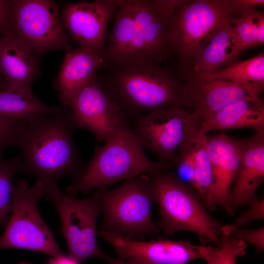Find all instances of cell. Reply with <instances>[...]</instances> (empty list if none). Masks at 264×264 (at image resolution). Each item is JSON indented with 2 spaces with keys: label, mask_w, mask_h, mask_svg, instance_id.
Wrapping results in <instances>:
<instances>
[{
  "label": "cell",
  "mask_w": 264,
  "mask_h": 264,
  "mask_svg": "<svg viewBox=\"0 0 264 264\" xmlns=\"http://www.w3.org/2000/svg\"><path fill=\"white\" fill-rule=\"evenodd\" d=\"M77 127L69 109L45 113L27 122L17 146L22 173L44 184L79 176L86 168L73 138Z\"/></svg>",
  "instance_id": "cell-1"
},
{
  "label": "cell",
  "mask_w": 264,
  "mask_h": 264,
  "mask_svg": "<svg viewBox=\"0 0 264 264\" xmlns=\"http://www.w3.org/2000/svg\"><path fill=\"white\" fill-rule=\"evenodd\" d=\"M111 69L109 76L99 82L131 124L156 110L175 107L187 109L185 83L179 72L150 62Z\"/></svg>",
  "instance_id": "cell-2"
},
{
  "label": "cell",
  "mask_w": 264,
  "mask_h": 264,
  "mask_svg": "<svg viewBox=\"0 0 264 264\" xmlns=\"http://www.w3.org/2000/svg\"><path fill=\"white\" fill-rule=\"evenodd\" d=\"M129 125L103 146L96 145L92 159L66 188V195L75 198L94 188L113 185L141 175L168 170L170 165L151 160Z\"/></svg>",
  "instance_id": "cell-3"
},
{
  "label": "cell",
  "mask_w": 264,
  "mask_h": 264,
  "mask_svg": "<svg viewBox=\"0 0 264 264\" xmlns=\"http://www.w3.org/2000/svg\"><path fill=\"white\" fill-rule=\"evenodd\" d=\"M148 175L159 207V220L155 223L160 232L171 236L190 231L197 234L203 244L220 245L221 224L207 212L193 188L167 170Z\"/></svg>",
  "instance_id": "cell-4"
},
{
  "label": "cell",
  "mask_w": 264,
  "mask_h": 264,
  "mask_svg": "<svg viewBox=\"0 0 264 264\" xmlns=\"http://www.w3.org/2000/svg\"><path fill=\"white\" fill-rule=\"evenodd\" d=\"M98 189L103 220L97 230L140 241H144L147 236L159 234L152 215L156 198L148 175L128 179L113 189Z\"/></svg>",
  "instance_id": "cell-5"
},
{
  "label": "cell",
  "mask_w": 264,
  "mask_h": 264,
  "mask_svg": "<svg viewBox=\"0 0 264 264\" xmlns=\"http://www.w3.org/2000/svg\"><path fill=\"white\" fill-rule=\"evenodd\" d=\"M235 13L228 0H189L176 10L170 21V42L181 73L189 71L202 47Z\"/></svg>",
  "instance_id": "cell-6"
},
{
  "label": "cell",
  "mask_w": 264,
  "mask_h": 264,
  "mask_svg": "<svg viewBox=\"0 0 264 264\" xmlns=\"http://www.w3.org/2000/svg\"><path fill=\"white\" fill-rule=\"evenodd\" d=\"M46 194V185L36 180L31 186L25 179L14 184L11 216L0 237V249L18 248L58 257L65 254L51 229L42 219L37 204Z\"/></svg>",
  "instance_id": "cell-7"
},
{
  "label": "cell",
  "mask_w": 264,
  "mask_h": 264,
  "mask_svg": "<svg viewBox=\"0 0 264 264\" xmlns=\"http://www.w3.org/2000/svg\"><path fill=\"white\" fill-rule=\"evenodd\" d=\"M45 185L44 197L58 213L61 232L67 244L68 255L80 264L97 258L116 264L117 259L104 253L97 243L96 223L102 211L99 189L90 197L77 199L64 193L58 183Z\"/></svg>",
  "instance_id": "cell-8"
},
{
  "label": "cell",
  "mask_w": 264,
  "mask_h": 264,
  "mask_svg": "<svg viewBox=\"0 0 264 264\" xmlns=\"http://www.w3.org/2000/svg\"><path fill=\"white\" fill-rule=\"evenodd\" d=\"M199 127L192 111L175 107L151 111L133 122L131 129L144 149L170 165L177 150Z\"/></svg>",
  "instance_id": "cell-9"
},
{
  "label": "cell",
  "mask_w": 264,
  "mask_h": 264,
  "mask_svg": "<svg viewBox=\"0 0 264 264\" xmlns=\"http://www.w3.org/2000/svg\"><path fill=\"white\" fill-rule=\"evenodd\" d=\"M59 7L50 0H14L13 34L36 53L71 50Z\"/></svg>",
  "instance_id": "cell-10"
},
{
  "label": "cell",
  "mask_w": 264,
  "mask_h": 264,
  "mask_svg": "<svg viewBox=\"0 0 264 264\" xmlns=\"http://www.w3.org/2000/svg\"><path fill=\"white\" fill-rule=\"evenodd\" d=\"M66 107L77 128L89 130L101 142L108 141L122 128L131 125L128 117L104 91L95 73Z\"/></svg>",
  "instance_id": "cell-11"
},
{
  "label": "cell",
  "mask_w": 264,
  "mask_h": 264,
  "mask_svg": "<svg viewBox=\"0 0 264 264\" xmlns=\"http://www.w3.org/2000/svg\"><path fill=\"white\" fill-rule=\"evenodd\" d=\"M97 234L112 246L118 259L122 261L134 257L150 264H186L194 260H205L213 248L182 241L131 240L101 230H97Z\"/></svg>",
  "instance_id": "cell-12"
},
{
  "label": "cell",
  "mask_w": 264,
  "mask_h": 264,
  "mask_svg": "<svg viewBox=\"0 0 264 264\" xmlns=\"http://www.w3.org/2000/svg\"><path fill=\"white\" fill-rule=\"evenodd\" d=\"M135 32L130 64H160L172 53L170 42V21L154 0H131Z\"/></svg>",
  "instance_id": "cell-13"
},
{
  "label": "cell",
  "mask_w": 264,
  "mask_h": 264,
  "mask_svg": "<svg viewBox=\"0 0 264 264\" xmlns=\"http://www.w3.org/2000/svg\"><path fill=\"white\" fill-rule=\"evenodd\" d=\"M115 9L114 0L67 3L61 17L65 29L80 47L104 58L107 26Z\"/></svg>",
  "instance_id": "cell-14"
},
{
  "label": "cell",
  "mask_w": 264,
  "mask_h": 264,
  "mask_svg": "<svg viewBox=\"0 0 264 264\" xmlns=\"http://www.w3.org/2000/svg\"><path fill=\"white\" fill-rule=\"evenodd\" d=\"M187 108L200 124L226 106L245 99L260 97L264 84L241 83L221 80L201 81L183 79Z\"/></svg>",
  "instance_id": "cell-15"
},
{
  "label": "cell",
  "mask_w": 264,
  "mask_h": 264,
  "mask_svg": "<svg viewBox=\"0 0 264 264\" xmlns=\"http://www.w3.org/2000/svg\"><path fill=\"white\" fill-rule=\"evenodd\" d=\"M206 146L212 172L210 210H214L220 206L232 216L233 212L229 205V197L240 164L239 139L223 132L207 135Z\"/></svg>",
  "instance_id": "cell-16"
},
{
  "label": "cell",
  "mask_w": 264,
  "mask_h": 264,
  "mask_svg": "<svg viewBox=\"0 0 264 264\" xmlns=\"http://www.w3.org/2000/svg\"><path fill=\"white\" fill-rule=\"evenodd\" d=\"M239 141L240 164L229 197L233 213L258 198L256 192L264 179V130L256 131L253 136Z\"/></svg>",
  "instance_id": "cell-17"
},
{
  "label": "cell",
  "mask_w": 264,
  "mask_h": 264,
  "mask_svg": "<svg viewBox=\"0 0 264 264\" xmlns=\"http://www.w3.org/2000/svg\"><path fill=\"white\" fill-rule=\"evenodd\" d=\"M40 56L14 34H0V74L7 89L35 95L31 85L38 76Z\"/></svg>",
  "instance_id": "cell-18"
},
{
  "label": "cell",
  "mask_w": 264,
  "mask_h": 264,
  "mask_svg": "<svg viewBox=\"0 0 264 264\" xmlns=\"http://www.w3.org/2000/svg\"><path fill=\"white\" fill-rule=\"evenodd\" d=\"M102 66L104 57L89 49L79 47L67 52L53 85L63 105L67 106Z\"/></svg>",
  "instance_id": "cell-19"
},
{
  "label": "cell",
  "mask_w": 264,
  "mask_h": 264,
  "mask_svg": "<svg viewBox=\"0 0 264 264\" xmlns=\"http://www.w3.org/2000/svg\"><path fill=\"white\" fill-rule=\"evenodd\" d=\"M199 127L206 133L240 128L264 130L263 101L258 97L233 103L207 117Z\"/></svg>",
  "instance_id": "cell-20"
},
{
  "label": "cell",
  "mask_w": 264,
  "mask_h": 264,
  "mask_svg": "<svg viewBox=\"0 0 264 264\" xmlns=\"http://www.w3.org/2000/svg\"><path fill=\"white\" fill-rule=\"evenodd\" d=\"M114 2L113 27L104 55L105 66L110 68L129 64L135 32L131 0H114Z\"/></svg>",
  "instance_id": "cell-21"
},
{
  "label": "cell",
  "mask_w": 264,
  "mask_h": 264,
  "mask_svg": "<svg viewBox=\"0 0 264 264\" xmlns=\"http://www.w3.org/2000/svg\"><path fill=\"white\" fill-rule=\"evenodd\" d=\"M233 20L211 36L198 53L189 71L182 75L211 73L238 62L234 52Z\"/></svg>",
  "instance_id": "cell-22"
},
{
  "label": "cell",
  "mask_w": 264,
  "mask_h": 264,
  "mask_svg": "<svg viewBox=\"0 0 264 264\" xmlns=\"http://www.w3.org/2000/svg\"><path fill=\"white\" fill-rule=\"evenodd\" d=\"M64 107L47 105L35 96L6 89L0 90V115L28 122L41 115L55 113Z\"/></svg>",
  "instance_id": "cell-23"
},
{
  "label": "cell",
  "mask_w": 264,
  "mask_h": 264,
  "mask_svg": "<svg viewBox=\"0 0 264 264\" xmlns=\"http://www.w3.org/2000/svg\"><path fill=\"white\" fill-rule=\"evenodd\" d=\"M184 78L206 81L221 80L241 83L264 84V54L237 62L211 73L184 75Z\"/></svg>",
  "instance_id": "cell-24"
},
{
  "label": "cell",
  "mask_w": 264,
  "mask_h": 264,
  "mask_svg": "<svg viewBox=\"0 0 264 264\" xmlns=\"http://www.w3.org/2000/svg\"><path fill=\"white\" fill-rule=\"evenodd\" d=\"M206 137V133L199 127L197 133L193 188L203 203L210 210L212 172L207 150Z\"/></svg>",
  "instance_id": "cell-25"
},
{
  "label": "cell",
  "mask_w": 264,
  "mask_h": 264,
  "mask_svg": "<svg viewBox=\"0 0 264 264\" xmlns=\"http://www.w3.org/2000/svg\"><path fill=\"white\" fill-rule=\"evenodd\" d=\"M20 155L7 160L0 159V228L5 226L11 213L13 181L22 172Z\"/></svg>",
  "instance_id": "cell-26"
},
{
  "label": "cell",
  "mask_w": 264,
  "mask_h": 264,
  "mask_svg": "<svg viewBox=\"0 0 264 264\" xmlns=\"http://www.w3.org/2000/svg\"><path fill=\"white\" fill-rule=\"evenodd\" d=\"M258 13L255 8L244 10L233 20L234 52L238 59L247 49L259 45L256 27Z\"/></svg>",
  "instance_id": "cell-27"
},
{
  "label": "cell",
  "mask_w": 264,
  "mask_h": 264,
  "mask_svg": "<svg viewBox=\"0 0 264 264\" xmlns=\"http://www.w3.org/2000/svg\"><path fill=\"white\" fill-rule=\"evenodd\" d=\"M196 129L182 143L179 152L175 155L170 164L173 166L176 173H173L180 180L193 188L194 179L195 148L197 133Z\"/></svg>",
  "instance_id": "cell-28"
},
{
  "label": "cell",
  "mask_w": 264,
  "mask_h": 264,
  "mask_svg": "<svg viewBox=\"0 0 264 264\" xmlns=\"http://www.w3.org/2000/svg\"><path fill=\"white\" fill-rule=\"evenodd\" d=\"M246 246L244 241L221 231L220 245L213 247L205 260L207 264H236L237 258L245 254Z\"/></svg>",
  "instance_id": "cell-29"
},
{
  "label": "cell",
  "mask_w": 264,
  "mask_h": 264,
  "mask_svg": "<svg viewBox=\"0 0 264 264\" xmlns=\"http://www.w3.org/2000/svg\"><path fill=\"white\" fill-rule=\"evenodd\" d=\"M26 123L0 115V159H2L6 148L17 146L20 135Z\"/></svg>",
  "instance_id": "cell-30"
},
{
  "label": "cell",
  "mask_w": 264,
  "mask_h": 264,
  "mask_svg": "<svg viewBox=\"0 0 264 264\" xmlns=\"http://www.w3.org/2000/svg\"><path fill=\"white\" fill-rule=\"evenodd\" d=\"M221 231L244 241L246 244L254 245L258 253L264 250V227L256 229H242L231 224L222 226Z\"/></svg>",
  "instance_id": "cell-31"
},
{
  "label": "cell",
  "mask_w": 264,
  "mask_h": 264,
  "mask_svg": "<svg viewBox=\"0 0 264 264\" xmlns=\"http://www.w3.org/2000/svg\"><path fill=\"white\" fill-rule=\"evenodd\" d=\"M249 208L237 218L232 225L237 227L244 226L248 223L264 219V199L258 198L252 202Z\"/></svg>",
  "instance_id": "cell-32"
},
{
  "label": "cell",
  "mask_w": 264,
  "mask_h": 264,
  "mask_svg": "<svg viewBox=\"0 0 264 264\" xmlns=\"http://www.w3.org/2000/svg\"><path fill=\"white\" fill-rule=\"evenodd\" d=\"M14 0H0V34H13Z\"/></svg>",
  "instance_id": "cell-33"
},
{
  "label": "cell",
  "mask_w": 264,
  "mask_h": 264,
  "mask_svg": "<svg viewBox=\"0 0 264 264\" xmlns=\"http://www.w3.org/2000/svg\"><path fill=\"white\" fill-rule=\"evenodd\" d=\"M189 1L187 0H154L159 11L170 20L176 10Z\"/></svg>",
  "instance_id": "cell-34"
},
{
  "label": "cell",
  "mask_w": 264,
  "mask_h": 264,
  "mask_svg": "<svg viewBox=\"0 0 264 264\" xmlns=\"http://www.w3.org/2000/svg\"><path fill=\"white\" fill-rule=\"evenodd\" d=\"M235 12H241L244 10L263 6L264 0H228Z\"/></svg>",
  "instance_id": "cell-35"
},
{
  "label": "cell",
  "mask_w": 264,
  "mask_h": 264,
  "mask_svg": "<svg viewBox=\"0 0 264 264\" xmlns=\"http://www.w3.org/2000/svg\"><path fill=\"white\" fill-rule=\"evenodd\" d=\"M257 41L259 45L264 43V17L262 12L258 11L256 22Z\"/></svg>",
  "instance_id": "cell-36"
},
{
  "label": "cell",
  "mask_w": 264,
  "mask_h": 264,
  "mask_svg": "<svg viewBox=\"0 0 264 264\" xmlns=\"http://www.w3.org/2000/svg\"><path fill=\"white\" fill-rule=\"evenodd\" d=\"M45 264H81L72 258L68 254L58 257H51Z\"/></svg>",
  "instance_id": "cell-37"
},
{
  "label": "cell",
  "mask_w": 264,
  "mask_h": 264,
  "mask_svg": "<svg viewBox=\"0 0 264 264\" xmlns=\"http://www.w3.org/2000/svg\"><path fill=\"white\" fill-rule=\"evenodd\" d=\"M117 264H148L140 259H139L136 258L130 257L122 261L118 259V262Z\"/></svg>",
  "instance_id": "cell-38"
},
{
  "label": "cell",
  "mask_w": 264,
  "mask_h": 264,
  "mask_svg": "<svg viewBox=\"0 0 264 264\" xmlns=\"http://www.w3.org/2000/svg\"><path fill=\"white\" fill-rule=\"evenodd\" d=\"M0 87L3 90H5L7 88V85L0 74Z\"/></svg>",
  "instance_id": "cell-39"
},
{
  "label": "cell",
  "mask_w": 264,
  "mask_h": 264,
  "mask_svg": "<svg viewBox=\"0 0 264 264\" xmlns=\"http://www.w3.org/2000/svg\"><path fill=\"white\" fill-rule=\"evenodd\" d=\"M18 264H33L31 263L25 262V261H22L19 262Z\"/></svg>",
  "instance_id": "cell-40"
},
{
  "label": "cell",
  "mask_w": 264,
  "mask_h": 264,
  "mask_svg": "<svg viewBox=\"0 0 264 264\" xmlns=\"http://www.w3.org/2000/svg\"><path fill=\"white\" fill-rule=\"evenodd\" d=\"M0 90H3V89H2V88L0 87Z\"/></svg>",
  "instance_id": "cell-41"
}]
</instances>
